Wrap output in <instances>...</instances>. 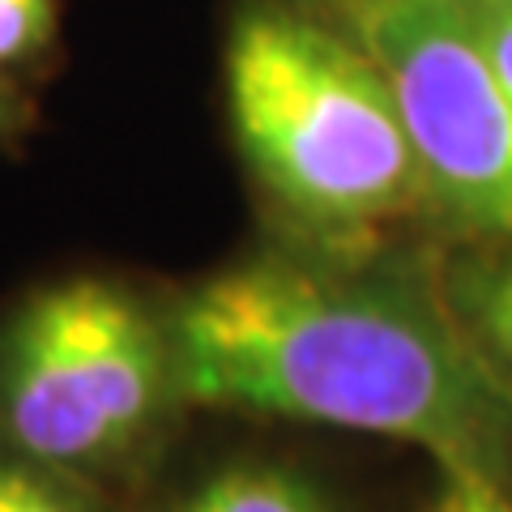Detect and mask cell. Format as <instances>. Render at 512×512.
Wrapping results in <instances>:
<instances>
[{
	"label": "cell",
	"instance_id": "1",
	"mask_svg": "<svg viewBox=\"0 0 512 512\" xmlns=\"http://www.w3.org/2000/svg\"><path fill=\"white\" fill-rule=\"evenodd\" d=\"M167 325L184 402L419 444L436 466H495L500 380L406 291L248 261L192 286Z\"/></svg>",
	"mask_w": 512,
	"mask_h": 512
},
{
	"label": "cell",
	"instance_id": "2",
	"mask_svg": "<svg viewBox=\"0 0 512 512\" xmlns=\"http://www.w3.org/2000/svg\"><path fill=\"white\" fill-rule=\"evenodd\" d=\"M227 107L256 180L312 231H372L427 192L397 94L355 35L248 9L227 43Z\"/></svg>",
	"mask_w": 512,
	"mask_h": 512
},
{
	"label": "cell",
	"instance_id": "3",
	"mask_svg": "<svg viewBox=\"0 0 512 512\" xmlns=\"http://www.w3.org/2000/svg\"><path fill=\"white\" fill-rule=\"evenodd\" d=\"M171 397V325L116 282H56L0 329V444L52 470L120 466Z\"/></svg>",
	"mask_w": 512,
	"mask_h": 512
},
{
	"label": "cell",
	"instance_id": "4",
	"mask_svg": "<svg viewBox=\"0 0 512 512\" xmlns=\"http://www.w3.org/2000/svg\"><path fill=\"white\" fill-rule=\"evenodd\" d=\"M346 22L397 94L423 188L466 227L512 235V94L470 0H384Z\"/></svg>",
	"mask_w": 512,
	"mask_h": 512
},
{
	"label": "cell",
	"instance_id": "5",
	"mask_svg": "<svg viewBox=\"0 0 512 512\" xmlns=\"http://www.w3.org/2000/svg\"><path fill=\"white\" fill-rule=\"evenodd\" d=\"M167 512H333L312 478L291 466L239 461L210 474Z\"/></svg>",
	"mask_w": 512,
	"mask_h": 512
},
{
	"label": "cell",
	"instance_id": "6",
	"mask_svg": "<svg viewBox=\"0 0 512 512\" xmlns=\"http://www.w3.org/2000/svg\"><path fill=\"white\" fill-rule=\"evenodd\" d=\"M461 320L470 329L474 350L487 359L495 380H512V256L474 265L457 278Z\"/></svg>",
	"mask_w": 512,
	"mask_h": 512
},
{
	"label": "cell",
	"instance_id": "7",
	"mask_svg": "<svg viewBox=\"0 0 512 512\" xmlns=\"http://www.w3.org/2000/svg\"><path fill=\"white\" fill-rule=\"evenodd\" d=\"M0 512H94L77 474L52 470L0 444Z\"/></svg>",
	"mask_w": 512,
	"mask_h": 512
},
{
	"label": "cell",
	"instance_id": "8",
	"mask_svg": "<svg viewBox=\"0 0 512 512\" xmlns=\"http://www.w3.org/2000/svg\"><path fill=\"white\" fill-rule=\"evenodd\" d=\"M427 512H512V491L491 461H440Z\"/></svg>",
	"mask_w": 512,
	"mask_h": 512
},
{
	"label": "cell",
	"instance_id": "9",
	"mask_svg": "<svg viewBox=\"0 0 512 512\" xmlns=\"http://www.w3.org/2000/svg\"><path fill=\"white\" fill-rule=\"evenodd\" d=\"M56 30V0H0V69L39 56Z\"/></svg>",
	"mask_w": 512,
	"mask_h": 512
},
{
	"label": "cell",
	"instance_id": "10",
	"mask_svg": "<svg viewBox=\"0 0 512 512\" xmlns=\"http://www.w3.org/2000/svg\"><path fill=\"white\" fill-rule=\"evenodd\" d=\"M470 13H474L478 35H483L487 52L495 60V69H500L504 86L512 94V5H504V0H470Z\"/></svg>",
	"mask_w": 512,
	"mask_h": 512
},
{
	"label": "cell",
	"instance_id": "11",
	"mask_svg": "<svg viewBox=\"0 0 512 512\" xmlns=\"http://www.w3.org/2000/svg\"><path fill=\"white\" fill-rule=\"evenodd\" d=\"M342 13H355V9H367V5H384V0H333Z\"/></svg>",
	"mask_w": 512,
	"mask_h": 512
},
{
	"label": "cell",
	"instance_id": "12",
	"mask_svg": "<svg viewBox=\"0 0 512 512\" xmlns=\"http://www.w3.org/2000/svg\"><path fill=\"white\" fill-rule=\"evenodd\" d=\"M0 124H5V86H0Z\"/></svg>",
	"mask_w": 512,
	"mask_h": 512
},
{
	"label": "cell",
	"instance_id": "13",
	"mask_svg": "<svg viewBox=\"0 0 512 512\" xmlns=\"http://www.w3.org/2000/svg\"><path fill=\"white\" fill-rule=\"evenodd\" d=\"M504 5H512V0H504Z\"/></svg>",
	"mask_w": 512,
	"mask_h": 512
}]
</instances>
